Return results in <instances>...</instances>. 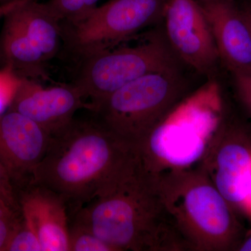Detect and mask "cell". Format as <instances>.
<instances>
[{
  "instance_id": "1",
  "label": "cell",
  "mask_w": 251,
  "mask_h": 251,
  "mask_svg": "<svg viewBox=\"0 0 251 251\" xmlns=\"http://www.w3.org/2000/svg\"><path fill=\"white\" fill-rule=\"evenodd\" d=\"M70 220L115 251H191L137 152Z\"/></svg>"
},
{
  "instance_id": "2",
  "label": "cell",
  "mask_w": 251,
  "mask_h": 251,
  "mask_svg": "<svg viewBox=\"0 0 251 251\" xmlns=\"http://www.w3.org/2000/svg\"><path fill=\"white\" fill-rule=\"evenodd\" d=\"M135 153L134 145L112 133L95 117H75L51 136L32 183L59 194L70 217L92 201Z\"/></svg>"
},
{
  "instance_id": "3",
  "label": "cell",
  "mask_w": 251,
  "mask_h": 251,
  "mask_svg": "<svg viewBox=\"0 0 251 251\" xmlns=\"http://www.w3.org/2000/svg\"><path fill=\"white\" fill-rule=\"evenodd\" d=\"M153 176L163 204L191 251H235L244 235L242 225L201 165Z\"/></svg>"
},
{
  "instance_id": "4",
  "label": "cell",
  "mask_w": 251,
  "mask_h": 251,
  "mask_svg": "<svg viewBox=\"0 0 251 251\" xmlns=\"http://www.w3.org/2000/svg\"><path fill=\"white\" fill-rule=\"evenodd\" d=\"M219 85L206 82L176 104L135 145L142 166L155 175L200 166L224 120Z\"/></svg>"
},
{
  "instance_id": "5",
  "label": "cell",
  "mask_w": 251,
  "mask_h": 251,
  "mask_svg": "<svg viewBox=\"0 0 251 251\" xmlns=\"http://www.w3.org/2000/svg\"><path fill=\"white\" fill-rule=\"evenodd\" d=\"M187 95L180 70L152 73L115 91L92 113L112 133L135 145Z\"/></svg>"
},
{
  "instance_id": "6",
  "label": "cell",
  "mask_w": 251,
  "mask_h": 251,
  "mask_svg": "<svg viewBox=\"0 0 251 251\" xmlns=\"http://www.w3.org/2000/svg\"><path fill=\"white\" fill-rule=\"evenodd\" d=\"M139 44H125L81 59L74 81L92 112L115 91L152 73L180 70V62L164 33L138 35Z\"/></svg>"
},
{
  "instance_id": "7",
  "label": "cell",
  "mask_w": 251,
  "mask_h": 251,
  "mask_svg": "<svg viewBox=\"0 0 251 251\" xmlns=\"http://www.w3.org/2000/svg\"><path fill=\"white\" fill-rule=\"evenodd\" d=\"M168 0H109L77 22L61 23L62 43L80 60L133 40L163 18Z\"/></svg>"
},
{
  "instance_id": "8",
  "label": "cell",
  "mask_w": 251,
  "mask_h": 251,
  "mask_svg": "<svg viewBox=\"0 0 251 251\" xmlns=\"http://www.w3.org/2000/svg\"><path fill=\"white\" fill-rule=\"evenodd\" d=\"M201 166L238 217L251 224V128L224 120Z\"/></svg>"
},
{
  "instance_id": "9",
  "label": "cell",
  "mask_w": 251,
  "mask_h": 251,
  "mask_svg": "<svg viewBox=\"0 0 251 251\" xmlns=\"http://www.w3.org/2000/svg\"><path fill=\"white\" fill-rule=\"evenodd\" d=\"M163 19L165 37L177 58L200 74H213L220 59L219 52L200 3L168 0Z\"/></svg>"
},
{
  "instance_id": "10",
  "label": "cell",
  "mask_w": 251,
  "mask_h": 251,
  "mask_svg": "<svg viewBox=\"0 0 251 251\" xmlns=\"http://www.w3.org/2000/svg\"><path fill=\"white\" fill-rule=\"evenodd\" d=\"M50 139L47 131L19 112L9 110L0 115V164L17 193L32 183Z\"/></svg>"
},
{
  "instance_id": "11",
  "label": "cell",
  "mask_w": 251,
  "mask_h": 251,
  "mask_svg": "<svg viewBox=\"0 0 251 251\" xmlns=\"http://www.w3.org/2000/svg\"><path fill=\"white\" fill-rule=\"evenodd\" d=\"M80 109L90 110V105L74 82L44 87L39 81L22 77L9 110L30 119L52 136Z\"/></svg>"
},
{
  "instance_id": "12",
  "label": "cell",
  "mask_w": 251,
  "mask_h": 251,
  "mask_svg": "<svg viewBox=\"0 0 251 251\" xmlns=\"http://www.w3.org/2000/svg\"><path fill=\"white\" fill-rule=\"evenodd\" d=\"M23 219L35 231L43 251H70L67 203L43 185L31 183L18 191Z\"/></svg>"
},
{
  "instance_id": "13",
  "label": "cell",
  "mask_w": 251,
  "mask_h": 251,
  "mask_svg": "<svg viewBox=\"0 0 251 251\" xmlns=\"http://www.w3.org/2000/svg\"><path fill=\"white\" fill-rule=\"evenodd\" d=\"M210 25L219 59L233 74L251 73V32L231 0L200 3Z\"/></svg>"
},
{
  "instance_id": "14",
  "label": "cell",
  "mask_w": 251,
  "mask_h": 251,
  "mask_svg": "<svg viewBox=\"0 0 251 251\" xmlns=\"http://www.w3.org/2000/svg\"><path fill=\"white\" fill-rule=\"evenodd\" d=\"M46 63L21 26L6 15L0 34V67L8 66L21 77L40 82L49 80Z\"/></svg>"
},
{
  "instance_id": "15",
  "label": "cell",
  "mask_w": 251,
  "mask_h": 251,
  "mask_svg": "<svg viewBox=\"0 0 251 251\" xmlns=\"http://www.w3.org/2000/svg\"><path fill=\"white\" fill-rule=\"evenodd\" d=\"M9 14L35 44L46 62L57 55L62 43V25L47 3L25 0Z\"/></svg>"
},
{
  "instance_id": "16",
  "label": "cell",
  "mask_w": 251,
  "mask_h": 251,
  "mask_svg": "<svg viewBox=\"0 0 251 251\" xmlns=\"http://www.w3.org/2000/svg\"><path fill=\"white\" fill-rule=\"evenodd\" d=\"M99 0H50L47 4L61 23L77 22L97 6Z\"/></svg>"
},
{
  "instance_id": "17",
  "label": "cell",
  "mask_w": 251,
  "mask_h": 251,
  "mask_svg": "<svg viewBox=\"0 0 251 251\" xmlns=\"http://www.w3.org/2000/svg\"><path fill=\"white\" fill-rule=\"evenodd\" d=\"M22 219L18 201L0 194V251H4Z\"/></svg>"
},
{
  "instance_id": "18",
  "label": "cell",
  "mask_w": 251,
  "mask_h": 251,
  "mask_svg": "<svg viewBox=\"0 0 251 251\" xmlns=\"http://www.w3.org/2000/svg\"><path fill=\"white\" fill-rule=\"evenodd\" d=\"M69 249L70 251H115L90 229L74 220H70L69 224Z\"/></svg>"
},
{
  "instance_id": "19",
  "label": "cell",
  "mask_w": 251,
  "mask_h": 251,
  "mask_svg": "<svg viewBox=\"0 0 251 251\" xmlns=\"http://www.w3.org/2000/svg\"><path fill=\"white\" fill-rule=\"evenodd\" d=\"M4 251H43L35 231L23 217L10 237Z\"/></svg>"
},
{
  "instance_id": "20",
  "label": "cell",
  "mask_w": 251,
  "mask_h": 251,
  "mask_svg": "<svg viewBox=\"0 0 251 251\" xmlns=\"http://www.w3.org/2000/svg\"><path fill=\"white\" fill-rule=\"evenodd\" d=\"M21 79L11 67H0V115L9 110Z\"/></svg>"
},
{
  "instance_id": "21",
  "label": "cell",
  "mask_w": 251,
  "mask_h": 251,
  "mask_svg": "<svg viewBox=\"0 0 251 251\" xmlns=\"http://www.w3.org/2000/svg\"><path fill=\"white\" fill-rule=\"evenodd\" d=\"M233 75L238 95L251 115V73Z\"/></svg>"
},
{
  "instance_id": "22",
  "label": "cell",
  "mask_w": 251,
  "mask_h": 251,
  "mask_svg": "<svg viewBox=\"0 0 251 251\" xmlns=\"http://www.w3.org/2000/svg\"><path fill=\"white\" fill-rule=\"evenodd\" d=\"M0 194L18 201L17 191L11 182L9 175L1 164H0Z\"/></svg>"
},
{
  "instance_id": "23",
  "label": "cell",
  "mask_w": 251,
  "mask_h": 251,
  "mask_svg": "<svg viewBox=\"0 0 251 251\" xmlns=\"http://www.w3.org/2000/svg\"><path fill=\"white\" fill-rule=\"evenodd\" d=\"M25 0H9L5 2H0V19L4 18L10 11L22 4Z\"/></svg>"
},
{
  "instance_id": "24",
  "label": "cell",
  "mask_w": 251,
  "mask_h": 251,
  "mask_svg": "<svg viewBox=\"0 0 251 251\" xmlns=\"http://www.w3.org/2000/svg\"><path fill=\"white\" fill-rule=\"evenodd\" d=\"M235 251H251V231L244 234V237L238 244Z\"/></svg>"
},
{
  "instance_id": "25",
  "label": "cell",
  "mask_w": 251,
  "mask_h": 251,
  "mask_svg": "<svg viewBox=\"0 0 251 251\" xmlns=\"http://www.w3.org/2000/svg\"><path fill=\"white\" fill-rule=\"evenodd\" d=\"M240 11L243 19L247 23L251 32V6H244L242 9H240Z\"/></svg>"
},
{
  "instance_id": "26",
  "label": "cell",
  "mask_w": 251,
  "mask_h": 251,
  "mask_svg": "<svg viewBox=\"0 0 251 251\" xmlns=\"http://www.w3.org/2000/svg\"><path fill=\"white\" fill-rule=\"evenodd\" d=\"M200 1H201V2H203V1H211V0H200Z\"/></svg>"
},
{
  "instance_id": "27",
  "label": "cell",
  "mask_w": 251,
  "mask_h": 251,
  "mask_svg": "<svg viewBox=\"0 0 251 251\" xmlns=\"http://www.w3.org/2000/svg\"><path fill=\"white\" fill-rule=\"evenodd\" d=\"M9 1V0H0V2H5V1Z\"/></svg>"
},
{
  "instance_id": "28",
  "label": "cell",
  "mask_w": 251,
  "mask_h": 251,
  "mask_svg": "<svg viewBox=\"0 0 251 251\" xmlns=\"http://www.w3.org/2000/svg\"><path fill=\"white\" fill-rule=\"evenodd\" d=\"M37 1H38V0H37Z\"/></svg>"
}]
</instances>
